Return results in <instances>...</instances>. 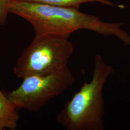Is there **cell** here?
Wrapping results in <instances>:
<instances>
[{"label":"cell","mask_w":130,"mask_h":130,"mask_svg":"<svg viewBox=\"0 0 130 130\" xmlns=\"http://www.w3.org/2000/svg\"><path fill=\"white\" fill-rule=\"evenodd\" d=\"M13 0H0V25L6 23L9 14L10 5Z\"/></svg>","instance_id":"obj_7"},{"label":"cell","mask_w":130,"mask_h":130,"mask_svg":"<svg viewBox=\"0 0 130 130\" xmlns=\"http://www.w3.org/2000/svg\"><path fill=\"white\" fill-rule=\"evenodd\" d=\"M20 118L18 109L0 89V130H14Z\"/></svg>","instance_id":"obj_5"},{"label":"cell","mask_w":130,"mask_h":130,"mask_svg":"<svg viewBox=\"0 0 130 130\" xmlns=\"http://www.w3.org/2000/svg\"><path fill=\"white\" fill-rule=\"evenodd\" d=\"M22 80L17 88L4 92L18 110L36 112L71 87L76 78L67 66L50 74L28 76Z\"/></svg>","instance_id":"obj_4"},{"label":"cell","mask_w":130,"mask_h":130,"mask_svg":"<svg viewBox=\"0 0 130 130\" xmlns=\"http://www.w3.org/2000/svg\"></svg>","instance_id":"obj_8"},{"label":"cell","mask_w":130,"mask_h":130,"mask_svg":"<svg viewBox=\"0 0 130 130\" xmlns=\"http://www.w3.org/2000/svg\"><path fill=\"white\" fill-rule=\"evenodd\" d=\"M9 13L28 21L32 26L35 34L70 36L78 30L87 29L105 36H115L124 45H130V34L121 28L124 24L105 22L76 7L13 0Z\"/></svg>","instance_id":"obj_1"},{"label":"cell","mask_w":130,"mask_h":130,"mask_svg":"<svg viewBox=\"0 0 130 130\" xmlns=\"http://www.w3.org/2000/svg\"><path fill=\"white\" fill-rule=\"evenodd\" d=\"M69 36L35 34L13 67L14 74L20 79L34 75L50 74L68 66L73 52Z\"/></svg>","instance_id":"obj_3"},{"label":"cell","mask_w":130,"mask_h":130,"mask_svg":"<svg viewBox=\"0 0 130 130\" xmlns=\"http://www.w3.org/2000/svg\"><path fill=\"white\" fill-rule=\"evenodd\" d=\"M29 2H32L46 5H53L56 6L73 7L79 9L82 4L86 3H100L103 5L109 6H116L117 7L123 8L124 6L118 5L112 3L109 0H19Z\"/></svg>","instance_id":"obj_6"},{"label":"cell","mask_w":130,"mask_h":130,"mask_svg":"<svg viewBox=\"0 0 130 130\" xmlns=\"http://www.w3.org/2000/svg\"><path fill=\"white\" fill-rule=\"evenodd\" d=\"M114 72L100 55L95 56L91 80H84L79 91L66 103L56 117L61 125L68 130H104L105 102L103 87Z\"/></svg>","instance_id":"obj_2"}]
</instances>
